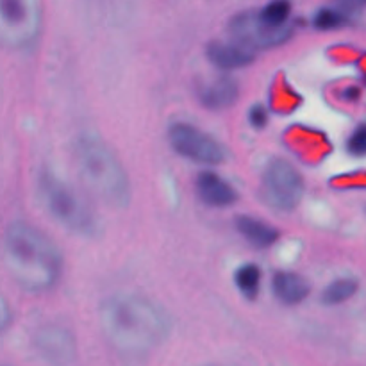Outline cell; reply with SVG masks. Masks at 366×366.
<instances>
[{"label": "cell", "mask_w": 366, "mask_h": 366, "mask_svg": "<svg viewBox=\"0 0 366 366\" xmlns=\"http://www.w3.org/2000/svg\"><path fill=\"white\" fill-rule=\"evenodd\" d=\"M99 320L111 347L127 356L149 354L172 332L168 311L156 300L136 293H120L104 300Z\"/></svg>", "instance_id": "obj_1"}, {"label": "cell", "mask_w": 366, "mask_h": 366, "mask_svg": "<svg viewBox=\"0 0 366 366\" xmlns=\"http://www.w3.org/2000/svg\"><path fill=\"white\" fill-rule=\"evenodd\" d=\"M2 261L21 290L50 292L63 274V254L43 231L25 222H14L2 238Z\"/></svg>", "instance_id": "obj_2"}, {"label": "cell", "mask_w": 366, "mask_h": 366, "mask_svg": "<svg viewBox=\"0 0 366 366\" xmlns=\"http://www.w3.org/2000/svg\"><path fill=\"white\" fill-rule=\"evenodd\" d=\"M74 159L81 181L107 206L122 209L131 202V179L117 154L102 138L81 134L75 139Z\"/></svg>", "instance_id": "obj_3"}, {"label": "cell", "mask_w": 366, "mask_h": 366, "mask_svg": "<svg viewBox=\"0 0 366 366\" xmlns=\"http://www.w3.org/2000/svg\"><path fill=\"white\" fill-rule=\"evenodd\" d=\"M38 197L46 213L61 227L81 236H93L97 232V217L88 200L54 172H39Z\"/></svg>", "instance_id": "obj_4"}, {"label": "cell", "mask_w": 366, "mask_h": 366, "mask_svg": "<svg viewBox=\"0 0 366 366\" xmlns=\"http://www.w3.org/2000/svg\"><path fill=\"white\" fill-rule=\"evenodd\" d=\"M41 0H0V45L24 50L41 36Z\"/></svg>", "instance_id": "obj_5"}, {"label": "cell", "mask_w": 366, "mask_h": 366, "mask_svg": "<svg viewBox=\"0 0 366 366\" xmlns=\"http://www.w3.org/2000/svg\"><path fill=\"white\" fill-rule=\"evenodd\" d=\"M306 184L304 177L290 161L272 159L264 168L261 182V197L264 202L277 211H293L302 200Z\"/></svg>", "instance_id": "obj_6"}, {"label": "cell", "mask_w": 366, "mask_h": 366, "mask_svg": "<svg viewBox=\"0 0 366 366\" xmlns=\"http://www.w3.org/2000/svg\"><path fill=\"white\" fill-rule=\"evenodd\" d=\"M168 142L179 156L200 164H222L227 161V150L213 136L189 124H175L168 131Z\"/></svg>", "instance_id": "obj_7"}, {"label": "cell", "mask_w": 366, "mask_h": 366, "mask_svg": "<svg viewBox=\"0 0 366 366\" xmlns=\"http://www.w3.org/2000/svg\"><path fill=\"white\" fill-rule=\"evenodd\" d=\"M229 34L232 41L239 43L249 50H267L282 45L293 34V25L286 27H272L264 24L257 11L239 13L229 21Z\"/></svg>", "instance_id": "obj_8"}, {"label": "cell", "mask_w": 366, "mask_h": 366, "mask_svg": "<svg viewBox=\"0 0 366 366\" xmlns=\"http://www.w3.org/2000/svg\"><path fill=\"white\" fill-rule=\"evenodd\" d=\"M195 186L200 200L211 207H229L238 200L236 189L214 172L199 174Z\"/></svg>", "instance_id": "obj_9"}, {"label": "cell", "mask_w": 366, "mask_h": 366, "mask_svg": "<svg viewBox=\"0 0 366 366\" xmlns=\"http://www.w3.org/2000/svg\"><path fill=\"white\" fill-rule=\"evenodd\" d=\"M207 59L222 70H236L252 63L254 52L236 41H213L207 46Z\"/></svg>", "instance_id": "obj_10"}, {"label": "cell", "mask_w": 366, "mask_h": 366, "mask_svg": "<svg viewBox=\"0 0 366 366\" xmlns=\"http://www.w3.org/2000/svg\"><path fill=\"white\" fill-rule=\"evenodd\" d=\"M239 95L238 82L232 77H218L204 86L199 93V99L207 109L222 111L231 107Z\"/></svg>", "instance_id": "obj_11"}, {"label": "cell", "mask_w": 366, "mask_h": 366, "mask_svg": "<svg viewBox=\"0 0 366 366\" xmlns=\"http://www.w3.org/2000/svg\"><path fill=\"white\" fill-rule=\"evenodd\" d=\"M274 295L286 306H297L310 295L311 288L304 277L293 272H277L272 279Z\"/></svg>", "instance_id": "obj_12"}, {"label": "cell", "mask_w": 366, "mask_h": 366, "mask_svg": "<svg viewBox=\"0 0 366 366\" xmlns=\"http://www.w3.org/2000/svg\"><path fill=\"white\" fill-rule=\"evenodd\" d=\"M236 229L239 234L256 249H268L279 239V231L268 222L259 220L254 217H238L236 218Z\"/></svg>", "instance_id": "obj_13"}, {"label": "cell", "mask_w": 366, "mask_h": 366, "mask_svg": "<svg viewBox=\"0 0 366 366\" xmlns=\"http://www.w3.org/2000/svg\"><path fill=\"white\" fill-rule=\"evenodd\" d=\"M357 290H360V281L356 277L336 279L322 292V302L327 306H338L352 299Z\"/></svg>", "instance_id": "obj_14"}, {"label": "cell", "mask_w": 366, "mask_h": 366, "mask_svg": "<svg viewBox=\"0 0 366 366\" xmlns=\"http://www.w3.org/2000/svg\"><path fill=\"white\" fill-rule=\"evenodd\" d=\"M234 285L239 290L243 297L249 300H254L259 293L261 288V270L257 264L247 263L236 270L234 274Z\"/></svg>", "instance_id": "obj_15"}, {"label": "cell", "mask_w": 366, "mask_h": 366, "mask_svg": "<svg viewBox=\"0 0 366 366\" xmlns=\"http://www.w3.org/2000/svg\"><path fill=\"white\" fill-rule=\"evenodd\" d=\"M292 11L293 4L290 0H270L267 6L257 9V14L264 24L272 25V27H286V25H292L290 24Z\"/></svg>", "instance_id": "obj_16"}, {"label": "cell", "mask_w": 366, "mask_h": 366, "mask_svg": "<svg viewBox=\"0 0 366 366\" xmlns=\"http://www.w3.org/2000/svg\"><path fill=\"white\" fill-rule=\"evenodd\" d=\"M350 24H354V21L347 14H343L335 4L318 9L313 18V25L317 29H320V31H335V29H342Z\"/></svg>", "instance_id": "obj_17"}, {"label": "cell", "mask_w": 366, "mask_h": 366, "mask_svg": "<svg viewBox=\"0 0 366 366\" xmlns=\"http://www.w3.org/2000/svg\"><path fill=\"white\" fill-rule=\"evenodd\" d=\"M347 150L349 154L356 157H363L366 152V127L363 124L357 125L356 131L350 134L349 142H347Z\"/></svg>", "instance_id": "obj_18"}, {"label": "cell", "mask_w": 366, "mask_h": 366, "mask_svg": "<svg viewBox=\"0 0 366 366\" xmlns=\"http://www.w3.org/2000/svg\"><path fill=\"white\" fill-rule=\"evenodd\" d=\"M332 4L354 21L361 13H363L366 0H335Z\"/></svg>", "instance_id": "obj_19"}, {"label": "cell", "mask_w": 366, "mask_h": 366, "mask_svg": "<svg viewBox=\"0 0 366 366\" xmlns=\"http://www.w3.org/2000/svg\"><path fill=\"white\" fill-rule=\"evenodd\" d=\"M11 324H13V310L6 295L0 292V335H4L11 327Z\"/></svg>", "instance_id": "obj_20"}, {"label": "cell", "mask_w": 366, "mask_h": 366, "mask_svg": "<svg viewBox=\"0 0 366 366\" xmlns=\"http://www.w3.org/2000/svg\"><path fill=\"white\" fill-rule=\"evenodd\" d=\"M249 118H250V124H252L254 127L261 129V127H264V125H267L268 113H267V109H264L263 106H259V104H257V106L250 107Z\"/></svg>", "instance_id": "obj_21"}, {"label": "cell", "mask_w": 366, "mask_h": 366, "mask_svg": "<svg viewBox=\"0 0 366 366\" xmlns=\"http://www.w3.org/2000/svg\"><path fill=\"white\" fill-rule=\"evenodd\" d=\"M206 366H236V365H206Z\"/></svg>", "instance_id": "obj_22"}]
</instances>
